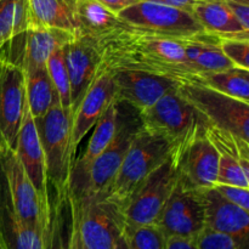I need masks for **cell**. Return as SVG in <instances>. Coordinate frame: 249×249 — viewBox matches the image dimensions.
<instances>
[{
  "mask_svg": "<svg viewBox=\"0 0 249 249\" xmlns=\"http://www.w3.org/2000/svg\"><path fill=\"white\" fill-rule=\"evenodd\" d=\"M182 40L143 33L124 23L95 39L102 58V70L143 71L179 83L192 77L185 63Z\"/></svg>",
  "mask_w": 249,
  "mask_h": 249,
  "instance_id": "1",
  "label": "cell"
},
{
  "mask_svg": "<svg viewBox=\"0 0 249 249\" xmlns=\"http://www.w3.org/2000/svg\"><path fill=\"white\" fill-rule=\"evenodd\" d=\"M140 119L143 130L165 139L179 152L198 138L206 136L212 125L178 89L141 111Z\"/></svg>",
  "mask_w": 249,
  "mask_h": 249,
  "instance_id": "2",
  "label": "cell"
},
{
  "mask_svg": "<svg viewBox=\"0 0 249 249\" xmlns=\"http://www.w3.org/2000/svg\"><path fill=\"white\" fill-rule=\"evenodd\" d=\"M70 199L73 249H114L125 226L121 207L102 195L70 196Z\"/></svg>",
  "mask_w": 249,
  "mask_h": 249,
  "instance_id": "3",
  "label": "cell"
},
{
  "mask_svg": "<svg viewBox=\"0 0 249 249\" xmlns=\"http://www.w3.org/2000/svg\"><path fill=\"white\" fill-rule=\"evenodd\" d=\"M174 150L165 139L141 129L131 142L114 179L99 195L123 208L141 182L162 164Z\"/></svg>",
  "mask_w": 249,
  "mask_h": 249,
  "instance_id": "4",
  "label": "cell"
},
{
  "mask_svg": "<svg viewBox=\"0 0 249 249\" xmlns=\"http://www.w3.org/2000/svg\"><path fill=\"white\" fill-rule=\"evenodd\" d=\"M45 156L49 185L53 187L55 196L68 194L71 173L74 156L71 150L72 118L60 104H56L43 117L33 118Z\"/></svg>",
  "mask_w": 249,
  "mask_h": 249,
  "instance_id": "5",
  "label": "cell"
},
{
  "mask_svg": "<svg viewBox=\"0 0 249 249\" xmlns=\"http://www.w3.org/2000/svg\"><path fill=\"white\" fill-rule=\"evenodd\" d=\"M179 151H173L172 155L158 165L129 197L122 208L125 225H156L179 179Z\"/></svg>",
  "mask_w": 249,
  "mask_h": 249,
  "instance_id": "6",
  "label": "cell"
},
{
  "mask_svg": "<svg viewBox=\"0 0 249 249\" xmlns=\"http://www.w3.org/2000/svg\"><path fill=\"white\" fill-rule=\"evenodd\" d=\"M117 15L129 28L160 38L182 40L206 32L192 12L148 0H141Z\"/></svg>",
  "mask_w": 249,
  "mask_h": 249,
  "instance_id": "7",
  "label": "cell"
},
{
  "mask_svg": "<svg viewBox=\"0 0 249 249\" xmlns=\"http://www.w3.org/2000/svg\"><path fill=\"white\" fill-rule=\"evenodd\" d=\"M27 109L24 71L5 45L0 49V146L4 151L15 148Z\"/></svg>",
  "mask_w": 249,
  "mask_h": 249,
  "instance_id": "8",
  "label": "cell"
},
{
  "mask_svg": "<svg viewBox=\"0 0 249 249\" xmlns=\"http://www.w3.org/2000/svg\"><path fill=\"white\" fill-rule=\"evenodd\" d=\"M141 129L142 123L140 119V112L125 102L118 101V121L116 133L108 146L90 167L87 182L80 196L102 194L109 186L131 142Z\"/></svg>",
  "mask_w": 249,
  "mask_h": 249,
  "instance_id": "9",
  "label": "cell"
},
{
  "mask_svg": "<svg viewBox=\"0 0 249 249\" xmlns=\"http://www.w3.org/2000/svg\"><path fill=\"white\" fill-rule=\"evenodd\" d=\"M178 91L196 107L209 123L249 141V104L215 91L195 80H184Z\"/></svg>",
  "mask_w": 249,
  "mask_h": 249,
  "instance_id": "10",
  "label": "cell"
},
{
  "mask_svg": "<svg viewBox=\"0 0 249 249\" xmlns=\"http://www.w3.org/2000/svg\"><path fill=\"white\" fill-rule=\"evenodd\" d=\"M156 225L167 238H196L206 228L201 189L190 185L179 174V179L168 197Z\"/></svg>",
  "mask_w": 249,
  "mask_h": 249,
  "instance_id": "11",
  "label": "cell"
},
{
  "mask_svg": "<svg viewBox=\"0 0 249 249\" xmlns=\"http://www.w3.org/2000/svg\"><path fill=\"white\" fill-rule=\"evenodd\" d=\"M1 173L10 204L17 218L22 223L46 232L51 208L41 202L14 150H5L2 153Z\"/></svg>",
  "mask_w": 249,
  "mask_h": 249,
  "instance_id": "12",
  "label": "cell"
},
{
  "mask_svg": "<svg viewBox=\"0 0 249 249\" xmlns=\"http://www.w3.org/2000/svg\"><path fill=\"white\" fill-rule=\"evenodd\" d=\"M63 60L71 84L72 117L88 89L102 71V58L95 39L74 36L62 46Z\"/></svg>",
  "mask_w": 249,
  "mask_h": 249,
  "instance_id": "13",
  "label": "cell"
},
{
  "mask_svg": "<svg viewBox=\"0 0 249 249\" xmlns=\"http://www.w3.org/2000/svg\"><path fill=\"white\" fill-rule=\"evenodd\" d=\"M109 73L116 83V99L139 112L151 107L168 92L177 90L179 85L173 78L143 71L117 70Z\"/></svg>",
  "mask_w": 249,
  "mask_h": 249,
  "instance_id": "14",
  "label": "cell"
},
{
  "mask_svg": "<svg viewBox=\"0 0 249 249\" xmlns=\"http://www.w3.org/2000/svg\"><path fill=\"white\" fill-rule=\"evenodd\" d=\"M116 83L108 71L102 70L75 108L71 126V150L73 156L84 136L95 126L107 107L116 100Z\"/></svg>",
  "mask_w": 249,
  "mask_h": 249,
  "instance_id": "15",
  "label": "cell"
},
{
  "mask_svg": "<svg viewBox=\"0 0 249 249\" xmlns=\"http://www.w3.org/2000/svg\"><path fill=\"white\" fill-rule=\"evenodd\" d=\"M201 191L206 228L232 237L240 249H248L249 212L224 198L214 186Z\"/></svg>",
  "mask_w": 249,
  "mask_h": 249,
  "instance_id": "16",
  "label": "cell"
},
{
  "mask_svg": "<svg viewBox=\"0 0 249 249\" xmlns=\"http://www.w3.org/2000/svg\"><path fill=\"white\" fill-rule=\"evenodd\" d=\"M14 151L23 167L27 177L36 187L41 202L46 207L51 208L45 156H44L36 123L29 109H27L24 114Z\"/></svg>",
  "mask_w": 249,
  "mask_h": 249,
  "instance_id": "17",
  "label": "cell"
},
{
  "mask_svg": "<svg viewBox=\"0 0 249 249\" xmlns=\"http://www.w3.org/2000/svg\"><path fill=\"white\" fill-rule=\"evenodd\" d=\"M117 121H118V101L116 99L107 107L106 111L95 124L94 133L88 142L84 153L73 162L70 189H68L71 197H78L83 194L90 167L113 139L117 129Z\"/></svg>",
  "mask_w": 249,
  "mask_h": 249,
  "instance_id": "18",
  "label": "cell"
},
{
  "mask_svg": "<svg viewBox=\"0 0 249 249\" xmlns=\"http://www.w3.org/2000/svg\"><path fill=\"white\" fill-rule=\"evenodd\" d=\"M219 153L206 136L198 138L180 152V178L197 189H208L216 184Z\"/></svg>",
  "mask_w": 249,
  "mask_h": 249,
  "instance_id": "19",
  "label": "cell"
},
{
  "mask_svg": "<svg viewBox=\"0 0 249 249\" xmlns=\"http://www.w3.org/2000/svg\"><path fill=\"white\" fill-rule=\"evenodd\" d=\"M48 232V231H46ZM46 232L22 223L15 214L4 181L0 185V249H44Z\"/></svg>",
  "mask_w": 249,
  "mask_h": 249,
  "instance_id": "20",
  "label": "cell"
},
{
  "mask_svg": "<svg viewBox=\"0 0 249 249\" xmlns=\"http://www.w3.org/2000/svg\"><path fill=\"white\" fill-rule=\"evenodd\" d=\"M74 38V36L62 29H28L22 34V51L15 53L9 44V49L21 62L23 71L45 67L51 53L66 43Z\"/></svg>",
  "mask_w": 249,
  "mask_h": 249,
  "instance_id": "21",
  "label": "cell"
},
{
  "mask_svg": "<svg viewBox=\"0 0 249 249\" xmlns=\"http://www.w3.org/2000/svg\"><path fill=\"white\" fill-rule=\"evenodd\" d=\"M77 6L78 0H27L28 29L56 28L77 36Z\"/></svg>",
  "mask_w": 249,
  "mask_h": 249,
  "instance_id": "22",
  "label": "cell"
},
{
  "mask_svg": "<svg viewBox=\"0 0 249 249\" xmlns=\"http://www.w3.org/2000/svg\"><path fill=\"white\" fill-rule=\"evenodd\" d=\"M192 14L208 33L224 36H249L240 22L236 19L226 4L216 0H199Z\"/></svg>",
  "mask_w": 249,
  "mask_h": 249,
  "instance_id": "23",
  "label": "cell"
},
{
  "mask_svg": "<svg viewBox=\"0 0 249 249\" xmlns=\"http://www.w3.org/2000/svg\"><path fill=\"white\" fill-rule=\"evenodd\" d=\"M77 36L96 39L102 34L122 26L116 12L102 5L97 0H78Z\"/></svg>",
  "mask_w": 249,
  "mask_h": 249,
  "instance_id": "24",
  "label": "cell"
},
{
  "mask_svg": "<svg viewBox=\"0 0 249 249\" xmlns=\"http://www.w3.org/2000/svg\"><path fill=\"white\" fill-rule=\"evenodd\" d=\"M190 79L249 104V70L232 66L223 71L201 73Z\"/></svg>",
  "mask_w": 249,
  "mask_h": 249,
  "instance_id": "25",
  "label": "cell"
},
{
  "mask_svg": "<svg viewBox=\"0 0 249 249\" xmlns=\"http://www.w3.org/2000/svg\"><path fill=\"white\" fill-rule=\"evenodd\" d=\"M24 77L27 105L33 118L43 117L56 104H60L46 66L36 70L24 71Z\"/></svg>",
  "mask_w": 249,
  "mask_h": 249,
  "instance_id": "26",
  "label": "cell"
},
{
  "mask_svg": "<svg viewBox=\"0 0 249 249\" xmlns=\"http://www.w3.org/2000/svg\"><path fill=\"white\" fill-rule=\"evenodd\" d=\"M44 249H73V221L70 195L53 197Z\"/></svg>",
  "mask_w": 249,
  "mask_h": 249,
  "instance_id": "27",
  "label": "cell"
},
{
  "mask_svg": "<svg viewBox=\"0 0 249 249\" xmlns=\"http://www.w3.org/2000/svg\"><path fill=\"white\" fill-rule=\"evenodd\" d=\"M27 29V0H0V49Z\"/></svg>",
  "mask_w": 249,
  "mask_h": 249,
  "instance_id": "28",
  "label": "cell"
},
{
  "mask_svg": "<svg viewBox=\"0 0 249 249\" xmlns=\"http://www.w3.org/2000/svg\"><path fill=\"white\" fill-rule=\"evenodd\" d=\"M46 70L50 75L55 91L57 94L60 106L71 114L72 118V101H71V84L63 60L62 48H58L51 53L46 62Z\"/></svg>",
  "mask_w": 249,
  "mask_h": 249,
  "instance_id": "29",
  "label": "cell"
},
{
  "mask_svg": "<svg viewBox=\"0 0 249 249\" xmlns=\"http://www.w3.org/2000/svg\"><path fill=\"white\" fill-rule=\"evenodd\" d=\"M123 235L129 249H165L167 237L157 225L124 226Z\"/></svg>",
  "mask_w": 249,
  "mask_h": 249,
  "instance_id": "30",
  "label": "cell"
},
{
  "mask_svg": "<svg viewBox=\"0 0 249 249\" xmlns=\"http://www.w3.org/2000/svg\"><path fill=\"white\" fill-rule=\"evenodd\" d=\"M233 63L226 57L219 48V41L211 44L199 53L198 57L190 65L192 77L201 73L216 72L232 67Z\"/></svg>",
  "mask_w": 249,
  "mask_h": 249,
  "instance_id": "31",
  "label": "cell"
},
{
  "mask_svg": "<svg viewBox=\"0 0 249 249\" xmlns=\"http://www.w3.org/2000/svg\"><path fill=\"white\" fill-rule=\"evenodd\" d=\"M219 48L233 66L249 70V36H219Z\"/></svg>",
  "mask_w": 249,
  "mask_h": 249,
  "instance_id": "32",
  "label": "cell"
},
{
  "mask_svg": "<svg viewBox=\"0 0 249 249\" xmlns=\"http://www.w3.org/2000/svg\"><path fill=\"white\" fill-rule=\"evenodd\" d=\"M199 249H240L232 237L204 228L195 238Z\"/></svg>",
  "mask_w": 249,
  "mask_h": 249,
  "instance_id": "33",
  "label": "cell"
},
{
  "mask_svg": "<svg viewBox=\"0 0 249 249\" xmlns=\"http://www.w3.org/2000/svg\"><path fill=\"white\" fill-rule=\"evenodd\" d=\"M214 187L229 202L249 212V189L224 184H215Z\"/></svg>",
  "mask_w": 249,
  "mask_h": 249,
  "instance_id": "34",
  "label": "cell"
},
{
  "mask_svg": "<svg viewBox=\"0 0 249 249\" xmlns=\"http://www.w3.org/2000/svg\"><path fill=\"white\" fill-rule=\"evenodd\" d=\"M224 4L228 5L229 9L233 14V16L236 17V19L240 22L241 26L246 31L249 32V2L238 1V0H229V1H225Z\"/></svg>",
  "mask_w": 249,
  "mask_h": 249,
  "instance_id": "35",
  "label": "cell"
},
{
  "mask_svg": "<svg viewBox=\"0 0 249 249\" xmlns=\"http://www.w3.org/2000/svg\"><path fill=\"white\" fill-rule=\"evenodd\" d=\"M165 249H199L195 238L168 237Z\"/></svg>",
  "mask_w": 249,
  "mask_h": 249,
  "instance_id": "36",
  "label": "cell"
},
{
  "mask_svg": "<svg viewBox=\"0 0 249 249\" xmlns=\"http://www.w3.org/2000/svg\"><path fill=\"white\" fill-rule=\"evenodd\" d=\"M148 1L160 2V4L168 5V6L177 7V9L185 10V11L192 12L195 5L199 1V0H148Z\"/></svg>",
  "mask_w": 249,
  "mask_h": 249,
  "instance_id": "37",
  "label": "cell"
},
{
  "mask_svg": "<svg viewBox=\"0 0 249 249\" xmlns=\"http://www.w3.org/2000/svg\"><path fill=\"white\" fill-rule=\"evenodd\" d=\"M97 1L101 2L106 7H108L111 11L118 14L122 10L126 9V7L131 6V5L136 4V2L141 1V0H97Z\"/></svg>",
  "mask_w": 249,
  "mask_h": 249,
  "instance_id": "38",
  "label": "cell"
},
{
  "mask_svg": "<svg viewBox=\"0 0 249 249\" xmlns=\"http://www.w3.org/2000/svg\"><path fill=\"white\" fill-rule=\"evenodd\" d=\"M114 249H129V246H128V243H126L124 235H122L121 237L118 238V241H117L116 247H114Z\"/></svg>",
  "mask_w": 249,
  "mask_h": 249,
  "instance_id": "39",
  "label": "cell"
},
{
  "mask_svg": "<svg viewBox=\"0 0 249 249\" xmlns=\"http://www.w3.org/2000/svg\"><path fill=\"white\" fill-rule=\"evenodd\" d=\"M2 153H4V150L0 146V178H1V163H2ZM0 185H1V181H0Z\"/></svg>",
  "mask_w": 249,
  "mask_h": 249,
  "instance_id": "40",
  "label": "cell"
},
{
  "mask_svg": "<svg viewBox=\"0 0 249 249\" xmlns=\"http://www.w3.org/2000/svg\"><path fill=\"white\" fill-rule=\"evenodd\" d=\"M216 1H223V2H225V1H229V0H216ZM238 1H245V2H249V0H238Z\"/></svg>",
  "mask_w": 249,
  "mask_h": 249,
  "instance_id": "41",
  "label": "cell"
}]
</instances>
